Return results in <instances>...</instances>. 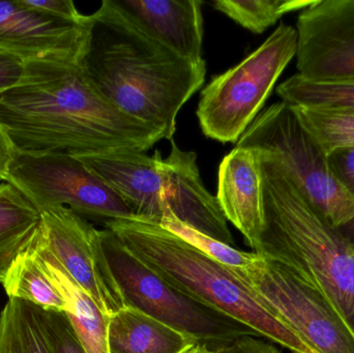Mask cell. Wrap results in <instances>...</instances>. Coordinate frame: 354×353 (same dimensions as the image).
Wrapping results in <instances>:
<instances>
[{
  "instance_id": "4fadbf2b",
  "label": "cell",
  "mask_w": 354,
  "mask_h": 353,
  "mask_svg": "<svg viewBox=\"0 0 354 353\" xmlns=\"http://www.w3.org/2000/svg\"><path fill=\"white\" fill-rule=\"evenodd\" d=\"M89 15L72 22L46 14L25 0H0V52L23 62H80Z\"/></svg>"
},
{
  "instance_id": "52a82bcc",
  "label": "cell",
  "mask_w": 354,
  "mask_h": 353,
  "mask_svg": "<svg viewBox=\"0 0 354 353\" xmlns=\"http://www.w3.org/2000/svg\"><path fill=\"white\" fill-rule=\"evenodd\" d=\"M100 236L126 307L174 327L209 350L243 336L259 337L243 323L179 292L134 256L113 232L105 228L100 230Z\"/></svg>"
},
{
  "instance_id": "4dcf8cb0",
  "label": "cell",
  "mask_w": 354,
  "mask_h": 353,
  "mask_svg": "<svg viewBox=\"0 0 354 353\" xmlns=\"http://www.w3.org/2000/svg\"><path fill=\"white\" fill-rule=\"evenodd\" d=\"M187 353H212L210 352L209 348L206 347L205 345H202V344H198L195 347L192 348Z\"/></svg>"
},
{
  "instance_id": "ac0fdd59",
  "label": "cell",
  "mask_w": 354,
  "mask_h": 353,
  "mask_svg": "<svg viewBox=\"0 0 354 353\" xmlns=\"http://www.w3.org/2000/svg\"><path fill=\"white\" fill-rule=\"evenodd\" d=\"M41 213L12 184H0V276L30 246Z\"/></svg>"
},
{
  "instance_id": "5bb4252c",
  "label": "cell",
  "mask_w": 354,
  "mask_h": 353,
  "mask_svg": "<svg viewBox=\"0 0 354 353\" xmlns=\"http://www.w3.org/2000/svg\"><path fill=\"white\" fill-rule=\"evenodd\" d=\"M137 26L179 57L203 64V14L200 0H113Z\"/></svg>"
},
{
  "instance_id": "ffe728a7",
  "label": "cell",
  "mask_w": 354,
  "mask_h": 353,
  "mask_svg": "<svg viewBox=\"0 0 354 353\" xmlns=\"http://www.w3.org/2000/svg\"><path fill=\"white\" fill-rule=\"evenodd\" d=\"M0 353H53L39 307L8 300L0 312Z\"/></svg>"
},
{
  "instance_id": "4316f807",
  "label": "cell",
  "mask_w": 354,
  "mask_h": 353,
  "mask_svg": "<svg viewBox=\"0 0 354 353\" xmlns=\"http://www.w3.org/2000/svg\"><path fill=\"white\" fill-rule=\"evenodd\" d=\"M27 4L46 14L72 22H84L86 15H82L72 0H25Z\"/></svg>"
},
{
  "instance_id": "7a4b0ae2",
  "label": "cell",
  "mask_w": 354,
  "mask_h": 353,
  "mask_svg": "<svg viewBox=\"0 0 354 353\" xmlns=\"http://www.w3.org/2000/svg\"><path fill=\"white\" fill-rule=\"evenodd\" d=\"M95 88L124 113L172 140L177 115L205 81L206 64H193L170 51L124 12L104 0L89 15L80 60Z\"/></svg>"
},
{
  "instance_id": "e0dca14e",
  "label": "cell",
  "mask_w": 354,
  "mask_h": 353,
  "mask_svg": "<svg viewBox=\"0 0 354 353\" xmlns=\"http://www.w3.org/2000/svg\"><path fill=\"white\" fill-rule=\"evenodd\" d=\"M198 344L189 336L131 307L109 317L110 353H187Z\"/></svg>"
},
{
  "instance_id": "484cf974",
  "label": "cell",
  "mask_w": 354,
  "mask_h": 353,
  "mask_svg": "<svg viewBox=\"0 0 354 353\" xmlns=\"http://www.w3.org/2000/svg\"><path fill=\"white\" fill-rule=\"evenodd\" d=\"M328 158L335 178L354 198V149H338Z\"/></svg>"
},
{
  "instance_id": "8fae6325",
  "label": "cell",
  "mask_w": 354,
  "mask_h": 353,
  "mask_svg": "<svg viewBox=\"0 0 354 353\" xmlns=\"http://www.w3.org/2000/svg\"><path fill=\"white\" fill-rule=\"evenodd\" d=\"M35 240L108 317L126 307L102 247L100 230L66 207L41 211Z\"/></svg>"
},
{
  "instance_id": "d4e9b609",
  "label": "cell",
  "mask_w": 354,
  "mask_h": 353,
  "mask_svg": "<svg viewBox=\"0 0 354 353\" xmlns=\"http://www.w3.org/2000/svg\"><path fill=\"white\" fill-rule=\"evenodd\" d=\"M39 309L46 337L53 353H87L66 312Z\"/></svg>"
},
{
  "instance_id": "44dd1931",
  "label": "cell",
  "mask_w": 354,
  "mask_h": 353,
  "mask_svg": "<svg viewBox=\"0 0 354 353\" xmlns=\"http://www.w3.org/2000/svg\"><path fill=\"white\" fill-rule=\"evenodd\" d=\"M301 124L326 155L354 149V109L293 106Z\"/></svg>"
},
{
  "instance_id": "3957f363",
  "label": "cell",
  "mask_w": 354,
  "mask_h": 353,
  "mask_svg": "<svg viewBox=\"0 0 354 353\" xmlns=\"http://www.w3.org/2000/svg\"><path fill=\"white\" fill-rule=\"evenodd\" d=\"M258 151L263 226L254 253L317 288L354 336V221L333 225L274 153Z\"/></svg>"
},
{
  "instance_id": "f546056e",
  "label": "cell",
  "mask_w": 354,
  "mask_h": 353,
  "mask_svg": "<svg viewBox=\"0 0 354 353\" xmlns=\"http://www.w3.org/2000/svg\"><path fill=\"white\" fill-rule=\"evenodd\" d=\"M12 147L0 126V182H3L12 155Z\"/></svg>"
},
{
  "instance_id": "30bf717a",
  "label": "cell",
  "mask_w": 354,
  "mask_h": 353,
  "mask_svg": "<svg viewBox=\"0 0 354 353\" xmlns=\"http://www.w3.org/2000/svg\"><path fill=\"white\" fill-rule=\"evenodd\" d=\"M231 269V267H230ZM315 353H354V336L324 294L282 263L257 255L232 269Z\"/></svg>"
},
{
  "instance_id": "2e32d148",
  "label": "cell",
  "mask_w": 354,
  "mask_h": 353,
  "mask_svg": "<svg viewBox=\"0 0 354 353\" xmlns=\"http://www.w3.org/2000/svg\"><path fill=\"white\" fill-rule=\"evenodd\" d=\"M35 236L31 248L44 271L64 298L66 305L64 312L85 350L87 353H110L108 346L109 317L100 310L93 298L68 275L51 253L37 244Z\"/></svg>"
},
{
  "instance_id": "ba28073f",
  "label": "cell",
  "mask_w": 354,
  "mask_h": 353,
  "mask_svg": "<svg viewBox=\"0 0 354 353\" xmlns=\"http://www.w3.org/2000/svg\"><path fill=\"white\" fill-rule=\"evenodd\" d=\"M235 146L274 153L333 225L354 221V198L335 178L328 155L290 104L281 101L262 109Z\"/></svg>"
},
{
  "instance_id": "9c48e42d",
  "label": "cell",
  "mask_w": 354,
  "mask_h": 353,
  "mask_svg": "<svg viewBox=\"0 0 354 353\" xmlns=\"http://www.w3.org/2000/svg\"><path fill=\"white\" fill-rule=\"evenodd\" d=\"M4 182L41 213L66 207L84 219H133L128 205L76 155L12 151Z\"/></svg>"
},
{
  "instance_id": "7c38bea8",
  "label": "cell",
  "mask_w": 354,
  "mask_h": 353,
  "mask_svg": "<svg viewBox=\"0 0 354 353\" xmlns=\"http://www.w3.org/2000/svg\"><path fill=\"white\" fill-rule=\"evenodd\" d=\"M297 75L315 83H354V0H315L297 18Z\"/></svg>"
},
{
  "instance_id": "7402d4cb",
  "label": "cell",
  "mask_w": 354,
  "mask_h": 353,
  "mask_svg": "<svg viewBox=\"0 0 354 353\" xmlns=\"http://www.w3.org/2000/svg\"><path fill=\"white\" fill-rule=\"evenodd\" d=\"M314 1L306 0H216L212 6L252 32L263 33L284 15L304 10Z\"/></svg>"
},
{
  "instance_id": "f1b7e54d",
  "label": "cell",
  "mask_w": 354,
  "mask_h": 353,
  "mask_svg": "<svg viewBox=\"0 0 354 353\" xmlns=\"http://www.w3.org/2000/svg\"><path fill=\"white\" fill-rule=\"evenodd\" d=\"M24 66L22 60L0 52V95L20 80Z\"/></svg>"
},
{
  "instance_id": "5b68a950",
  "label": "cell",
  "mask_w": 354,
  "mask_h": 353,
  "mask_svg": "<svg viewBox=\"0 0 354 353\" xmlns=\"http://www.w3.org/2000/svg\"><path fill=\"white\" fill-rule=\"evenodd\" d=\"M170 141L165 159L159 151L153 155L127 151L76 157L122 197L136 219L160 225L172 213L189 227L234 247L216 197L202 182L197 155Z\"/></svg>"
},
{
  "instance_id": "d6986e66",
  "label": "cell",
  "mask_w": 354,
  "mask_h": 353,
  "mask_svg": "<svg viewBox=\"0 0 354 353\" xmlns=\"http://www.w3.org/2000/svg\"><path fill=\"white\" fill-rule=\"evenodd\" d=\"M8 300H20L43 309L66 311V305L30 246L0 276Z\"/></svg>"
},
{
  "instance_id": "603a6c76",
  "label": "cell",
  "mask_w": 354,
  "mask_h": 353,
  "mask_svg": "<svg viewBox=\"0 0 354 353\" xmlns=\"http://www.w3.org/2000/svg\"><path fill=\"white\" fill-rule=\"evenodd\" d=\"M283 102L303 107H347L354 109V83L310 82L295 74L277 87Z\"/></svg>"
},
{
  "instance_id": "9a60e30c",
  "label": "cell",
  "mask_w": 354,
  "mask_h": 353,
  "mask_svg": "<svg viewBox=\"0 0 354 353\" xmlns=\"http://www.w3.org/2000/svg\"><path fill=\"white\" fill-rule=\"evenodd\" d=\"M216 200L227 221L255 248L263 226L260 153L257 149L235 146L218 167Z\"/></svg>"
},
{
  "instance_id": "83f0119b",
  "label": "cell",
  "mask_w": 354,
  "mask_h": 353,
  "mask_svg": "<svg viewBox=\"0 0 354 353\" xmlns=\"http://www.w3.org/2000/svg\"><path fill=\"white\" fill-rule=\"evenodd\" d=\"M212 353H281L272 344L266 343L254 336H243L218 347L212 348Z\"/></svg>"
},
{
  "instance_id": "cb8c5ba5",
  "label": "cell",
  "mask_w": 354,
  "mask_h": 353,
  "mask_svg": "<svg viewBox=\"0 0 354 353\" xmlns=\"http://www.w3.org/2000/svg\"><path fill=\"white\" fill-rule=\"evenodd\" d=\"M160 225L165 229L199 250L200 252L207 255L210 258L222 263L225 267L231 269H241L248 267L257 258L256 253H247L237 250L234 247L229 246L225 242H220L216 238H210L187 224L183 223L172 213H168L162 220Z\"/></svg>"
},
{
  "instance_id": "8992f818",
  "label": "cell",
  "mask_w": 354,
  "mask_h": 353,
  "mask_svg": "<svg viewBox=\"0 0 354 353\" xmlns=\"http://www.w3.org/2000/svg\"><path fill=\"white\" fill-rule=\"evenodd\" d=\"M297 49V29L281 23L243 61L214 77L202 89L196 112L202 133L221 143H237Z\"/></svg>"
},
{
  "instance_id": "6da1fadb",
  "label": "cell",
  "mask_w": 354,
  "mask_h": 353,
  "mask_svg": "<svg viewBox=\"0 0 354 353\" xmlns=\"http://www.w3.org/2000/svg\"><path fill=\"white\" fill-rule=\"evenodd\" d=\"M0 126L20 153H145L165 139L110 103L80 62H25L20 80L0 95Z\"/></svg>"
},
{
  "instance_id": "277c9868",
  "label": "cell",
  "mask_w": 354,
  "mask_h": 353,
  "mask_svg": "<svg viewBox=\"0 0 354 353\" xmlns=\"http://www.w3.org/2000/svg\"><path fill=\"white\" fill-rule=\"evenodd\" d=\"M104 225L134 256L179 292L293 353H315L232 269L169 230L136 218L108 220Z\"/></svg>"
}]
</instances>
